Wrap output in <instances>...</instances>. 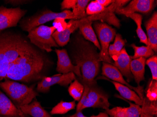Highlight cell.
I'll use <instances>...</instances> for the list:
<instances>
[{
    "mask_svg": "<svg viewBox=\"0 0 157 117\" xmlns=\"http://www.w3.org/2000/svg\"><path fill=\"white\" fill-rule=\"evenodd\" d=\"M46 60L42 54L32 47L10 65L7 78L24 82L41 78Z\"/></svg>",
    "mask_w": 157,
    "mask_h": 117,
    "instance_id": "cell-1",
    "label": "cell"
},
{
    "mask_svg": "<svg viewBox=\"0 0 157 117\" xmlns=\"http://www.w3.org/2000/svg\"><path fill=\"white\" fill-rule=\"evenodd\" d=\"M78 39L74 63L80 67L83 83L90 86L97 82L95 78L99 73L101 62L99 60V53L95 46Z\"/></svg>",
    "mask_w": 157,
    "mask_h": 117,
    "instance_id": "cell-2",
    "label": "cell"
},
{
    "mask_svg": "<svg viewBox=\"0 0 157 117\" xmlns=\"http://www.w3.org/2000/svg\"><path fill=\"white\" fill-rule=\"evenodd\" d=\"M32 47L17 35H6L0 38V81L7 78L10 64Z\"/></svg>",
    "mask_w": 157,
    "mask_h": 117,
    "instance_id": "cell-3",
    "label": "cell"
},
{
    "mask_svg": "<svg viewBox=\"0 0 157 117\" xmlns=\"http://www.w3.org/2000/svg\"><path fill=\"white\" fill-rule=\"evenodd\" d=\"M0 87L7 93L18 108L31 103L38 95L32 87L9 80L0 82Z\"/></svg>",
    "mask_w": 157,
    "mask_h": 117,
    "instance_id": "cell-4",
    "label": "cell"
},
{
    "mask_svg": "<svg viewBox=\"0 0 157 117\" xmlns=\"http://www.w3.org/2000/svg\"><path fill=\"white\" fill-rule=\"evenodd\" d=\"M56 30L53 26L40 25L29 32L28 38L32 43L40 49L50 52L52 50V47H58L52 37L53 33Z\"/></svg>",
    "mask_w": 157,
    "mask_h": 117,
    "instance_id": "cell-5",
    "label": "cell"
},
{
    "mask_svg": "<svg viewBox=\"0 0 157 117\" xmlns=\"http://www.w3.org/2000/svg\"><path fill=\"white\" fill-rule=\"evenodd\" d=\"M57 18H62L64 19H75L78 18L73 14L72 11L68 9L63 10L61 12H54L50 10H47L41 14L35 16H32L26 20H23L21 23V27L25 31H30L38 27L40 25L54 20Z\"/></svg>",
    "mask_w": 157,
    "mask_h": 117,
    "instance_id": "cell-6",
    "label": "cell"
},
{
    "mask_svg": "<svg viewBox=\"0 0 157 117\" xmlns=\"http://www.w3.org/2000/svg\"><path fill=\"white\" fill-rule=\"evenodd\" d=\"M94 27L101 44L99 60L100 62L113 64L108 51L110 43L113 40L116 35V30L107 24L98 22L94 23Z\"/></svg>",
    "mask_w": 157,
    "mask_h": 117,
    "instance_id": "cell-7",
    "label": "cell"
},
{
    "mask_svg": "<svg viewBox=\"0 0 157 117\" xmlns=\"http://www.w3.org/2000/svg\"><path fill=\"white\" fill-rule=\"evenodd\" d=\"M89 86L87 97L81 108V111L88 108H99L105 110H108L110 105L108 100L109 96L98 87L97 82Z\"/></svg>",
    "mask_w": 157,
    "mask_h": 117,
    "instance_id": "cell-8",
    "label": "cell"
},
{
    "mask_svg": "<svg viewBox=\"0 0 157 117\" xmlns=\"http://www.w3.org/2000/svg\"><path fill=\"white\" fill-rule=\"evenodd\" d=\"M102 71V75L105 77L109 78V79L112 80L113 81L116 82L127 86L136 92L141 99H143L144 98L143 86L134 87L129 84L124 79L123 75L119 69L113 64L103 62Z\"/></svg>",
    "mask_w": 157,
    "mask_h": 117,
    "instance_id": "cell-9",
    "label": "cell"
},
{
    "mask_svg": "<svg viewBox=\"0 0 157 117\" xmlns=\"http://www.w3.org/2000/svg\"><path fill=\"white\" fill-rule=\"evenodd\" d=\"M26 10L17 8H7L0 6V31L4 29L17 26Z\"/></svg>",
    "mask_w": 157,
    "mask_h": 117,
    "instance_id": "cell-10",
    "label": "cell"
},
{
    "mask_svg": "<svg viewBox=\"0 0 157 117\" xmlns=\"http://www.w3.org/2000/svg\"><path fill=\"white\" fill-rule=\"evenodd\" d=\"M75 79V75L73 72L66 74L57 75L51 77H44L38 83L37 90L38 92L46 93L49 91L53 85L59 84L61 86H67Z\"/></svg>",
    "mask_w": 157,
    "mask_h": 117,
    "instance_id": "cell-11",
    "label": "cell"
},
{
    "mask_svg": "<svg viewBox=\"0 0 157 117\" xmlns=\"http://www.w3.org/2000/svg\"><path fill=\"white\" fill-rule=\"evenodd\" d=\"M156 2L153 0H133L127 6L117 9L115 13L124 15L136 12L147 14L153 9Z\"/></svg>",
    "mask_w": 157,
    "mask_h": 117,
    "instance_id": "cell-12",
    "label": "cell"
},
{
    "mask_svg": "<svg viewBox=\"0 0 157 117\" xmlns=\"http://www.w3.org/2000/svg\"><path fill=\"white\" fill-rule=\"evenodd\" d=\"M55 52L58 59L56 71L62 74L73 72L78 77L82 78L80 67L78 65L75 66L72 63L66 49H56Z\"/></svg>",
    "mask_w": 157,
    "mask_h": 117,
    "instance_id": "cell-13",
    "label": "cell"
},
{
    "mask_svg": "<svg viewBox=\"0 0 157 117\" xmlns=\"http://www.w3.org/2000/svg\"><path fill=\"white\" fill-rule=\"evenodd\" d=\"M84 21L85 17L78 20L71 19L67 23V27L65 31L62 32L56 31L53 33L52 37L56 44L60 46H66L69 41L71 34L76 30Z\"/></svg>",
    "mask_w": 157,
    "mask_h": 117,
    "instance_id": "cell-14",
    "label": "cell"
},
{
    "mask_svg": "<svg viewBox=\"0 0 157 117\" xmlns=\"http://www.w3.org/2000/svg\"><path fill=\"white\" fill-rule=\"evenodd\" d=\"M0 115L7 117H26L5 94L0 91Z\"/></svg>",
    "mask_w": 157,
    "mask_h": 117,
    "instance_id": "cell-15",
    "label": "cell"
},
{
    "mask_svg": "<svg viewBox=\"0 0 157 117\" xmlns=\"http://www.w3.org/2000/svg\"><path fill=\"white\" fill-rule=\"evenodd\" d=\"M132 60L128 54L125 48H123L121 51L117 60L113 63L121 73L123 76L127 78L128 82L132 81L134 77L130 71V62Z\"/></svg>",
    "mask_w": 157,
    "mask_h": 117,
    "instance_id": "cell-16",
    "label": "cell"
},
{
    "mask_svg": "<svg viewBox=\"0 0 157 117\" xmlns=\"http://www.w3.org/2000/svg\"><path fill=\"white\" fill-rule=\"evenodd\" d=\"M148 46L155 52L157 51V13L155 12L145 23Z\"/></svg>",
    "mask_w": 157,
    "mask_h": 117,
    "instance_id": "cell-17",
    "label": "cell"
},
{
    "mask_svg": "<svg viewBox=\"0 0 157 117\" xmlns=\"http://www.w3.org/2000/svg\"><path fill=\"white\" fill-rule=\"evenodd\" d=\"M106 79L113 84L116 90L120 93L121 96L122 97V98L131 102H134L136 104L139 106H142L143 104L144 98L141 99L138 94L135 91L123 84L113 81L112 80H109L107 78Z\"/></svg>",
    "mask_w": 157,
    "mask_h": 117,
    "instance_id": "cell-18",
    "label": "cell"
},
{
    "mask_svg": "<svg viewBox=\"0 0 157 117\" xmlns=\"http://www.w3.org/2000/svg\"><path fill=\"white\" fill-rule=\"evenodd\" d=\"M146 60V58L142 57L131 60L130 62V71L137 86H140V82L145 80L144 73Z\"/></svg>",
    "mask_w": 157,
    "mask_h": 117,
    "instance_id": "cell-19",
    "label": "cell"
},
{
    "mask_svg": "<svg viewBox=\"0 0 157 117\" xmlns=\"http://www.w3.org/2000/svg\"><path fill=\"white\" fill-rule=\"evenodd\" d=\"M26 115L33 117H52L40 105L38 101H34L19 108Z\"/></svg>",
    "mask_w": 157,
    "mask_h": 117,
    "instance_id": "cell-20",
    "label": "cell"
},
{
    "mask_svg": "<svg viewBox=\"0 0 157 117\" xmlns=\"http://www.w3.org/2000/svg\"><path fill=\"white\" fill-rule=\"evenodd\" d=\"M92 22L88 19V16L85 17V21L79 26L80 31L86 39L93 43L97 48L101 50V46L97 38V35L93 29Z\"/></svg>",
    "mask_w": 157,
    "mask_h": 117,
    "instance_id": "cell-21",
    "label": "cell"
},
{
    "mask_svg": "<svg viewBox=\"0 0 157 117\" xmlns=\"http://www.w3.org/2000/svg\"><path fill=\"white\" fill-rule=\"evenodd\" d=\"M125 42L121 34L115 35V40L113 44L110 45L108 48V54L111 59L114 61L117 60L121 51L124 48Z\"/></svg>",
    "mask_w": 157,
    "mask_h": 117,
    "instance_id": "cell-22",
    "label": "cell"
},
{
    "mask_svg": "<svg viewBox=\"0 0 157 117\" xmlns=\"http://www.w3.org/2000/svg\"><path fill=\"white\" fill-rule=\"evenodd\" d=\"M127 17L134 20V22L137 25V29H136V33H137L138 37L140 39V42L141 43H144L146 45V46H148V38L147 35L144 31L142 28V19L143 16L140 14L138 13H133V14H128L126 15Z\"/></svg>",
    "mask_w": 157,
    "mask_h": 117,
    "instance_id": "cell-23",
    "label": "cell"
},
{
    "mask_svg": "<svg viewBox=\"0 0 157 117\" xmlns=\"http://www.w3.org/2000/svg\"><path fill=\"white\" fill-rule=\"evenodd\" d=\"M157 106L156 102L149 101L146 97L144 98L140 117H154L155 115L157 117Z\"/></svg>",
    "mask_w": 157,
    "mask_h": 117,
    "instance_id": "cell-24",
    "label": "cell"
},
{
    "mask_svg": "<svg viewBox=\"0 0 157 117\" xmlns=\"http://www.w3.org/2000/svg\"><path fill=\"white\" fill-rule=\"evenodd\" d=\"M131 46L134 50V54L130 56L131 60L139 58H150L154 55V52L149 46H137L135 44L131 45Z\"/></svg>",
    "mask_w": 157,
    "mask_h": 117,
    "instance_id": "cell-25",
    "label": "cell"
},
{
    "mask_svg": "<svg viewBox=\"0 0 157 117\" xmlns=\"http://www.w3.org/2000/svg\"><path fill=\"white\" fill-rule=\"evenodd\" d=\"M75 101L72 102H64L62 101L52 108L50 113L52 115L66 114L68 112L75 109Z\"/></svg>",
    "mask_w": 157,
    "mask_h": 117,
    "instance_id": "cell-26",
    "label": "cell"
},
{
    "mask_svg": "<svg viewBox=\"0 0 157 117\" xmlns=\"http://www.w3.org/2000/svg\"><path fill=\"white\" fill-rule=\"evenodd\" d=\"M84 90L83 85L78 81L77 79L74 80L70 83L68 87L69 93L75 101H79L82 96Z\"/></svg>",
    "mask_w": 157,
    "mask_h": 117,
    "instance_id": "cell-27",
    "label": "cell"
},
{
    "mask_svg": "<svg viewBox=\"0 0 157 117\" xmlns=\"http://www.w3.org/2000/svg\"><path fill=\"white\" fill-rule=\"evenodd\" d=\"M90 2L89 0H78L77 2L73 8L72 12L78 19L88 16L86 13V9Z\"/></svg>",
    "mask_w": 157,
    "mask_h": 117,
    "instance_id": "cell-28",
    "label": "cell"
},
{
    "mask_svg": "<svg viewBox=\"0 0 157 117\" xmlns=\"http://www.w3.org/2000/svg\"><path fill=\"white\" fill-rule=\"evenodd\" d=\"M146 98L151 102L157 100V81L151 80L148 83L146 91Z\"/></svg>",
    "mask_w": 157,
    "mask_h": 117,
    "instance_id": "cell-29",
    "label": "cell"
},
{
    "mask_svg": "<svg viewBox=\"0 0 157 117\" xmlns=\"http://www.w3.org/2000/svg\"><path fill=\"white\" fill-rule=\"evenodd\" d=\"M105 9V7L100 4L97 1H94L88 4L86 9V13L87 15H94L103 12Z\"/></svg>",
    "mask_w": 157,
    "mask_h": 117,
    "instance_id": "cell-30",
    "label": "cell"
},
{
    "mask_svg": "<svg viewBox=\"0 0 157 117\" xmlns=\"http://www.w3.org/2000/svg\"><path fill=\"white\" fill-rule=\"evenodd\" d=\"M128 107L120 106L114 107L111 109H108L105 112L108 114L109 117H127Z\"/></svg>",
    "mask_w": 157,
    "mask_h": 117,
    "instance_id": "cell-31",
    "label": "cell"
},
{
    "mask_svg": "<svg viewBox=\"0 0 157 117\" xmlns=\"http://www.w3.org/2000/svg\"><path fill=\"white\" fill-rule=\"evenodd\" d=\"M122 98L127 101L130 105L129 107H128L127 109V117H140L142 111V108L140 106L136 104L132 103L124 98Z\"/></svg>",
    "mask_w": 157,
    "mask_h": 117,
    "instance_id": "cell-32",
    "label": "cell"
},
{
    "mask_svg": "<svg viewBox=\"0 0 157 117\" xmlns=\"http://www.w3.org/2000/svg\"><path fill=\"white\" fill-rule=\"evenodd\" d=\"M145 64L148 65L151 71L152 79L157 81V57L153 55L146 60Z\"/></svg>",
    "mask_w": 157,
    "mask_h": 117,
    "instance_id": "cell-33",
    "label": "cell"
},
{
    "mask_svg": "<svg viewBox=\"0 0 157 117\" xmlns=\"http://www.w3.org/2000/svg\"><path fill=\"white\" fill-rule=\"evenodd\" d=\"M53 27H54L58 32H62L67 28V23L65 21V19L63 18H57L54 20Z\"/></svg>",
    "mask_w": 157,
    "mask_h": 117,
    "instance_id": "cell-34",
    "label": "cell"
},
{
    "mask_svg": "<svg viewBox=\"0 0 157 117\" xmlns=\"http://www.w3.org/2000/svg\"><path fill=\"white\" fill-rule=\"evenodd\" d=\"M78 0H63L61 4L62 10L73 9L77 2Z\"/></svg>",
    "mask_w": 157,
    "mask_h": 117,
    "instance_id": "cell-35",
    "label": "cell"
},
{
    "mask_svg": "<svg viewBox=\"0 0 157 117\" xmlns=\"http://www.w3.org/2000/svg\"><path fill=\"white\" fill-rule=\"evenodd\" d=\"M70 117H109V116L105 112H100L98 115H92L90 117H87L83 115L82 112H76L74 115L70 116Z\"/></svg>",
    "mask_w": 157,
    "mask_h": 117,
    "instance_id": "cell-36",
    "label": "cell"
},
{
    "mask_svg": "<svg viewBox=\"0 0 157 117\" xmlns=\"http://www.w3.org/2000/svg\"><path fill=\"white\" fill-rule=\"evenodd\" d=\"M97 1L101 4L103 7L106 8L110 6L112 3H113V1L112 0H97Z\"/></svg>",
    "mask_w": 157,
    "mask_h": 117,
    "instance_id": "cell-37",
    "label": "cell"
},
{
    "mask_svg": "<svg viewBox=\"0 0 157 117\" xmlns=\"http://www.w3.org/2000/svg\"><path fill=\"white\" fill-rule=\"evenodd\" d=\"M8 2L10 3H14V4H23V3L26 2V1H8Z\"/></svg>",
    "mask_w": 157,
    "mask_h": 117,
    "instance_id": "cell-38",
    "label": "cell"
},
{
    "mask_svg": "<svg viewBox=\"0 0 157 117\" xmlns=\"http://www.w3.org/2000/svg\"></svg>",
    "mask_w": 157,
    "mask_h": 117,
    "instance_id": "cell-39",
    "label": "cell"
}]
</instances>
